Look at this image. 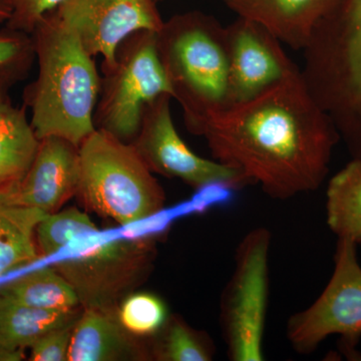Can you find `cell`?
<instances>
[{
  "label": "cell",
  "mask_w": 361,
  "mask_h": 361,
  "mask_svg": "<svg viewBox=\"0 0 361 361\" xmlns=\"http://www.w3.org/2000/svg\"><path fill=\"white\" fill-rule=\"evenodd\" d=\"M200 135L214 160L239 171L276 200L317 190L338 141L336 126L311 94L301 70L213 116Z\"/></svg>",
  "instance_id": "cell-1"
},
{
  "label": "cell",
  "mask_w": 361,
  "mask_h": 361,
  "mask_svg": "<svg viewBox=\"0 0 361 361\" xmlns=\"http://www.w3.org/2000/svg\"><path fill=\"white\" fill-rule=\"evenodd\" d=\"M39 73L23 92L39 140L59 137L80 146L96 130L101 75L94 58L56 16L45 13L32 32Z\"/></svg>",
  "instance_id": "cell-2"
},
{
  "label": "cell",
  "mask_w": 361,
  "mask_h": 361,
  "mask_svg": "<svg viewBox=\"0 0 361 361\" xmlns=\"http://www.w3.org/2000/svg\"><path fill=\"white\" fill-rule=\"evenodd\" d=\"M157 49L188 130L200 135L209 120L232 106L225 26L199 11L176 14L157 32Z\"/></svg>",
  "instance_id": "cell-3"
},
{
  "label": "cell",
  "mask_w": 361,
  "mask_h": 361,
  "mask_svg": "<svg viewBox=\"0 0 361 361\" xmlns=\"http://www.w3.org/2000/svg\"><path fill=\"white\" fill-rule=\"evenodd\" d=\"M301 75L327 115L350 111L342 129L361 160V0H338L315 26Z\"/></svg>",
  "instance_id": "cell-4"
},
{
  "label": "cell",
  "mask_w": 361,
  "mask_h": 361,
  "mask_svg": "<svg viewBox=\"0 0 361 361\" xmlns=\"http://www.w3.org/2000/svg\"><path fill=\"white\" fill-rule=\"evenodd\" d=\"M78 151L77 196L90 211L129 226L163 210L165 192L132 144L96 130Z\"/></svg>",
  "instance_id": "cell-5"
},
{
  "label": "cell",
  "mask_w": 361,
  "mask_h": 361,
  "mask_svg": "<svg viewBox=\"0 0 361 361\" xmlns=\"http://www.w3.org/2000/svg\"><path fill=\"white\" fill-rule=\"evenodd\" d=\"M52 264L75 293L82 310L116 314L121 302L148 278L155 242L146 237H108L92 233L71 242Z\"/></svg>",
  "instance_id": "cell-6"
},
{
  "label": "cell",
  "mask_w": 361,
  "mask_h": 361,
  "mask_svg": "<svg viewBox=\"0 0 361 361\" xmlns=\"http://www.w3.org/2000/svg\"><path fill=\"white\" fill-rule=\"evenodd\" d=\"M103 77L94 114V127L130 144L141 128L147 106L173 90L159 58L157 32L132 33L116 47Z\"/></svg>",
  "instance_id": "cell-7"
},
{
  "label": "cell",
  "mask_w": 361,
  "mask_h": 361,
  "mask_svg": "<svg viewBox=\"0 0 361 361\" xmlns=\"http://www.w3.org/2000/svg\"><path fill=\"white\" fill-rule=\"evenodd\" d=\"M271 241L269 230L255 228L237 247L234 271L220 302L221 329L230 360H264Z\"/></svg>",
  "instance_id": "cell-8"
},
{
  "label": "cell",
  "mask_w": 361,
  "mask_h": 361,
  "mask_svg": "<svg viewBox=\"0 0 361 361\" xmlns=\"http://www.w3.org/2000/svg\"><path fill=\"white\" fill-rule=\"evenodd\" d=\"M339 336L353 351L361 337V265L357 246L337 239L334 269L322 294L288 318L286 336L299 355H310L327 337Z\"/></svg>",
  "instance_id": "cell-9"
},
{
  "label": "cell",
  "mask_w": 361,
  "mask_h": 361,
  "mask_svg": "<svg viewBox=\"0 0 361 361\" xmlns=\"http://www.w3.org/2000/svg\"><path fill=\"white\" fill-rule=\"evenodd\" d=\"M172 99L163 94L147 106L139 133L130 142L151 172L179 179L197 190L216 183L237 190L250 185L239 171L202 158L187 146L173 122Z\"/></svg>",
  "instance_id": "cell-10"
},
{
  "label": "cell",
  "mask_w": 361,
  "mask_h": 361,
  "mask_svg": "<svg viewBox=\"0 0 361 361\" xmlns=\"http://www.w3.org/2000/svg\"><path fill=\"white\" fill-rule=\"evenodd\" d=\"M90 56L111 63L116 47L132 33L158 32L163 25L153 0H63L54 9Z\"/></svg>",
  "instance_id": "cell-11"
},
{
  "label": "cell",
  "mask_w": 361,
  "mask_h": 361,
  "mask_svg": "<svg viewBox=\"0 0 361 361\" xmlns=\"http://www.w3.org/2000/svg\"><path fill=\"white\" fill-rule=\"evenodd\" d=\"M231 106L251 101L300 71L264 25L238 16L226 26Z\"/></svg>",
  "instance_id": "cell-12"
},
{
  "label": "cell",
  "mask_w": 361,
  "mask_h": 361,
  "mask_svg": "<svg viewBox=\"0 0 361 361\" xmlns=\"http://www.w3.org/2000/svg\"><path fill=\"white\" fill-rule=\"evenodd\" d=\"M80 146L59 137L40 139L37 153L20 182L0 195L6 203L56 212L77 196Z\"/></svg>",
  "instance_id": "cell-13"
},
{
  "label": "cell",
  "mask_w": 361,
  "mask_h": 361,
  "mask_svg": "<svg viewBox=\"0 0 361 361\" xmlns=\"http://www.w3.org/2000/svg\"><path fill=\"white\" fill-rule=\"evenodd\" d=\"M152 360L151 350L133 336L118 315L82 310L73 329L68 361H142Z\"/></svg>",
  "instance_id": "cell-14"
},
{
  "label": "cell",
  "mask_w": 361,
  "mask_h": 361,
  "mask_svg": "<svg viewBox=\"0 0 361 361\" xmlns=\"http://www.w3.org/2000/svg\"><path fill=\"white\" fill-rule=\"evenodd\" d=\"M241 18L269 30L280 42L302 51L320 20L338 0H222Z\"/></svg>",
  "instance_id": "cell-15"
},
{
  "label": "cell",
  "mask_w": 361,
  "mask_h": 361,
  "mask_svg": "<svg viewBox=\"0 0 361 361\" xmlns=\"http://www.w3.org/2000/svg\"><path fill=\"white\" fill-rule=\"evenodd\" d=\"M82 311H47L0 295V345L23 350L54 329L77 322Z\"/></svg>",
  "instance_id": "cell-16"
},
{
  "label": "cell",
  "mask_w": 361,
  "mask_h": 361,
  "mask_svg": "<svg viewBox=\"0 0 361 361\" xmlns=\"http://www.w3.org/2000/svg\"><path fill=\"white\" fill-rule=\"evenodd\" d=\"M44 215L39 209L0 199V277L40 259L35 231Z\"/></svg>",
  "instance_id": "cell-17"
},
{
  "label": "cell",
  "mask_w": 361,
  "mask_h": 361,
  "mask_svg": "<svg viewBox=\"0 0 361 361\" xmlns=\"http://www.w3.org/2000/svg\"><path fill=\"white\" fill-rule=\"evenodd\" d=\"M326 223L337 239L361 247V160L353 159L330 179L326 190Z\"/></svg>",
  "instance_id": "cell-18"
},
{
  "label": "cell",
  "mask_w": 361,
  "mask_h": 361,
  "mask_svg": "<svg viewBox=\"0 0 361 361\" xmlns=\"http://www.w3.org/2000/svg\"><path fill=\"white\" fill-rule=\"evenodd\" d=\"M39 140L26 116L9 97L0 99V177L20 182L30 168Z\"/></svg>",
  "instance_id": "cell-19"
},
{
  "label": "cell",
  "mask_w": 361,
  "mask_h": 361,
  "mask_svg": "<svg viewBox=\"0 0 361 361\" xmlns=\"http://www.w3.org/2000/svg\"><path fill=\"white\" fill-rule=\"evenodd\" d=\"M0 295L37 310L73 311L80 307L77 294L52 266L0 284Z\"/></svg>",
  "instance_id": "cell-20"
},
{
  "label": "cell",
  "mask_w": 361,
  "mask_h": 361,
  "mask_svg": "<svg viewBox=\"0 0 361 361\" xmlns=\"http://www.w3.org/2000/svg\"><path fill=\"white\" fill-rule=\"evenodd\" d=\"M152 360L160 361H210L216 348L205 332L197 331L184 320L172 316L156 334Z\"/></svg>",
  "instance_id": "cell-21"
},
{
  "label": "cell",
  "mask_w": 361,
  "mask_h": 361,
  "mask_svg": "<svg viewBox=\"0 0 361 361\" xmlns=\"http://www.w3.org/2000/svg\"><path fill=\"white\" fill-rule=\"evenodd\" d=\"M97 232L99 229L90 216L77 208L45 214L35 231L40 258L51 257L75 240Z\"/></svg>",
  "instance_id": "cell-22"
},
{
  "label": "cell",
  "mask_w": 361,
  "mask_h": 361,
  "mask_svg": "<svg viewBox=\"0 0 361 361\" xmlns=\"http://www.w3.org/2000/svg\"><path fill=\"white\" fill-rule=\"evenodd\" d=\"M118 320L123 327L137 337H152L167 322V306L152 293H134L126 297L118 306Z\"/></svg>",
  "instance_id": "cell-23"
},
{
  "label": "cell",
  "mask_w": 361,
  "mask_h": 361,
  "mask_svg": "<svg viewBox=\"0 0 361 361\" xmlns=\"http://www.w3.org/2000/svg\"><path fill=\"white\" fill-rule=\"evenodd\" d=\"M35 61L32 35L6 26L0 28V73L23 82Z\"/></svg>",
  "instance_id": "cell-24"
},
{
  "label": "cell",
  "mask_w": 361,
  "mask_h": 361,
  "mask_svg": "<svg viewBox=\"0 0 361 361\" xmlns=\"http://www.w3.org/2000/svg\"><path fill=\"white\" fill-rule=\"evenodd\" d=\"M75 323L51 330L40 337L30 348V360L68 361Z\"/></svg>",
  "instance_id": "cell-25"
},
{
  "label": "cell",
  "mask_w": 361,
  "mask_h": 361,
  "mask_svg": "<svg viewBox=\"0 0 361 361\" xmlns=\"http://www.w3.org/2000/svg\"><path fill=\"white\" fill-rule=\"evenodd\" d=\"M63 0H13V13L6 27L32 35L42 16L56 8Z\"/></svg>",
  "instance_id": "cell-26"
},
{
  "label": "cell",
  "mask_w": 361,
  "mask_h": 361,
  "mask_svg": "<svg viewBox=\"0 0 361 361\" xmlns=\"http://www.w3.org/2000/svg\"><path fill=\"white\" fill-rule=\"evenodd\" d=\"M23 350H13L0 345V361H21L25 360Z\"/></svg>",
  "instance_id": "cell-27"
},
{
  "label": "cell",
  "mask_w": 361,
  "mask_h": 361,
  "mask_svg": "<svg viewBox=\"0 0 361 361\" xmlns=\"http://www.w3.org/2000/svg\"><path fill=\"white\" fill-rule=\"evenodd\" d=\"M18 84V80L16 78L9 77V75H4V73H0V99H4V97H9L8 92L13 85Z\"/></svg>",
  "instance_id": "cell-28"
},
{
  "label": "cell",
  "mask_w": 361,
  "mask_h": 361,
  "mask_svg": "<svg viewBox=\"0 0 361 361\" xmlns=\"http://www.w3.org/2000/svg\"><path fill=\"white\" fill-rule=\"evenodd\" d=\"M13 13V0H0V26L6 25Z\"/></svg>",
  "instance_id": "cell-29"
},
{
  "label": "cell",
  "mask_w": 361,
  "mask_h": 361,
  "mask_svg": "<svg viewBox=\"0 0 361 361\" xmlns=\"http://www.w3.org/2000/svg\"><path fill=\"white\" fill-rule=\"evenodd\" d=\"M16 183L18 182H13V180L4 179V178L0 177V194L4 193V192L7 191V190L11 189L13 185H16Z\"/></svg>",
  "instance_id": "cell-30"
},
{
  "label": "cell",
  "mask_w": 361,
  "mask_h": 361,
  "mask_svg": "<svg viewBox=\"0 0 361 361\" xmlns=\"http://www.w3.org/2000/svg\"><path fill=\"white\" fill-rule=\"evenodd\" d=\"M153 1H155L157 4H159V2L164 1V0H153Z\"/></svg>",
  "instance_id": "cell-31"
}]
</instances>
